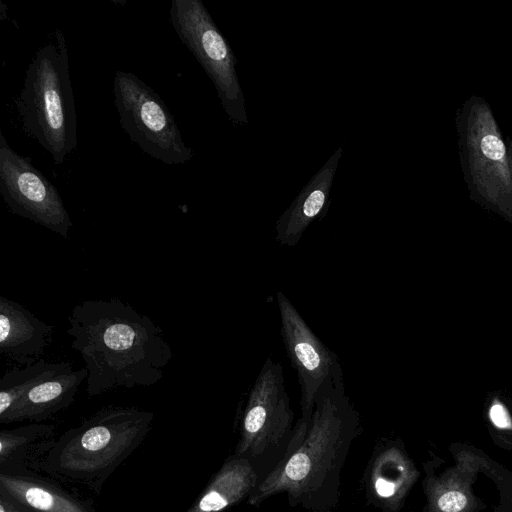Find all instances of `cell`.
<instances>
[{
  "instance_id": "15",
  "label": "cell",
  "mask_w": 512,
  "mask_h": 512,
  "mask_svg": "<svg viewBox=\"0 0 512 512\" xmlns=\"http://www.w3.org/2000/svg\"><path fill=\"white\" fill-rule=\"evenodd\" d=\"M111 431L104 423L89 427L82 435L80 441L83 448L88 451H97L107 446L111 440Z\"/></svg>"
},
{
  "instance_id": "12",
  "label": "cell",
  "mask_w": 512,
  "mask_h": 512,
  "mask_svg": "<svg viewBox=\"0 0 512 512\" xmlns=\"http://www.w3.org/2000/svg\"><path fill=\"white\" fill-rule=\"evenodd\" d=\"M341 153L339 147L277 220L275 239L281 245L295 246L310 224L326 214Z\"/></svg>"
},
{
  "instance_id": "5",
  "label": "cell",
  "mask_w": 512,
  "mask_h": 512,
  "mask_svg": "<svg viewBox=\"0 0 512 512\" xmlns=\"http://www.w3.org/2000/svg\"><path fill=\"white\" fill-rule=\"evenodd\" d=\"M172 27L213 82L222 107L234 123L246 124L245 98L236 73V57L200 0H173Z\"/></svg>"
},
{
  "instance_id": "13",
  "label": "cell",
  "mask_w": 512,
  "mask_h": 512,
  "mask_svg": "<svg viewBox=\"0 0 512 512\" xmlns=\"http://www.w3.org/2000/svg\"><path fill=\"white\" fill-rule=\"evenodd\" d=\"M254 463L237 456L228 461L198 503L199 512H221L251 493L260 482Z\"/></svg>"
},
{
  "instance_id": "3",
  "label": "cell",
  "mask_w": 512,
  "mask_h": 512,
  "mask_svg": "<svg viewBox=\"0 0 512 512\" xmlns=\"http://www.w3.org/2000/svg\"><path fill=\"white\" fill-rule=\"evenodd\" d=\"M22 127L62 164L77 146V121L65 34L57 29L29 64L16 100Z\"/></svg>"
},
{
  "instance_id": "6",
  "label": "cell",
  "mask_w": 512,
  "mask_h": 512,
  "mask_svg": "<svg viewBox=\"0 0 512 512\" xmlns=\"http://www.w3.org/2000/svg\"><path fill=\"white\" fill-rule=\"evenodd\" d=\"M293 419L283 368L268 357L248 394L237 456L253 462L287 444L294 428Z\"/></svg>"
},
{
  "instance_id": "8",
  "label": "cell",
  "mask_w": 512,
  "mask_h": 512,
  "mask_svg": "<svg viewBox=\"0 0 512 512\" xmlns=\"http://www.w3.org/2000/svg\"><path fill=\"white\" fill-rule=\"evenodd\" d=\"M281 320V337L300 387L301 418L309 421L317 393L340 375L342 368L334 351L311 330L295 306L282 292L276 294Z\"/></svg>"
},
{
  "instance_id": "1",
  "label": "cell",
  "mask_w": 512,
  "mask_h": 512,
  "mask_svg": "<svg viewBox=\"0 0 512 512\" xmlns=\"http://www.w3.org/2000/svg\"><path fill=\"white\" fill-rule=\"evenodd\" d=\"M360 432V417L345 392L343 374L319 390L309 421L299 418L283 455L248 498L260 506L285 493L292 507L332 512L340 500L341 474Z\"/></svg>"
},
{
  "instance_id": "9",
  "label": "cell",
  "mask_w": 512,
  "mask_h": 512,
  "mask_svg": "<svg viewBox=\"0 0 512 512\" xmlns=\"http://www.w3.org/2000/svg\"><path fill=\"white\" fill-rule=\"evenodd\" d=\"M419 471L400 440L381 438L363 475L367 502L381 512H401Z\"/></svg>"
},
{
  "instance_id": "10",
  "label": "cell",
  "mask_w": 512,
  "mask_h": 512,
  "mask_svg": "<svg viewBox=\"0 0 512 512\" xmlns=\"http://www.w3.org/2000/svg\"><path fill=\"white\" fill-rule=\"evenodd\" d=\"M54 329L18 302L0 296V353L7 360L22 367L36 363Z\"/></svg>"
},
{
  "instance_id": "7",
  "label": "cell",
  "mask_w": 512,
  "mask_h": 512,
  "mask_svg": "<svg viewBox=\"0 0 512 512\" xmlns=\"http://www.w3.org/2000/svg\"><path fill=\"white\" fill-rule=\"evenodd\" d=\"M0 193L15 215L67 238L72 220L56 187L0 132Z\"/></svg>"
},
{
  "instance_id": "11",
  "label": "cell",
  "mask_w": 512,
  "mask_h": 512,
  "mask_svg": "<svg viewBox=\"0 0 512 512\" xmlns=\"http://www.w3.org/2000/svg\"><path fill=\"white\" fill-rule=\"evenodd\" d=\"M87 375L85 367L74 370L70 362H46L1 418L41 415L57 410L73 400Z\"/></svg>"
},
{
  "instance_id": "2",
  "label": "cell",
  "mask_w": 512,
  "mask_h": 512,
  "mask_svg": "<svg viewBox=\"0 0 512 512\" xmlns=\"http://www.w3.org/2000/svg\"><path fill=\"white\" fill-rule=\"evenodd\" d=\"M71 347L82 357L87 393L151 386L164 377L172 349L163 330L118 298L86 300L68 316Z\"/></svg>"
},
{
  "instance_id": "14",
  "label": "cell",
  "mask_w": 512,
  "mask_h": 512,
  "mask_svg": "<svg viewBox=\"0 0 512 512\" xmlns=\"http://www.w3.org/2000/svg\"><path fill=\"white\" fill-rule=\"evenodd\" d=\"M423 487L427 497L424 512H473L475 498L468 482L454 480L453 473L437 477L426 467Z\"/></svg>"
},
{
  "instance_id": "4",
  "label": "cell",
  "mask_w": 512,
  "mask_h": 512,
  "mask_svg": "<svg viewBox=\"0 0 512 512\" xmlns=\"http://www.w3.org/2000/svg\"><path fill=\"white\" fill-rule=\"evenodd\" d=\"M113 93L122 129L144 153L169 165L193 158L162 98L138 76L117 71Z\"/></svg>"
},
{
  "instance_id": "19",
  "label": "cell",
  "mask_w": 512,
  "mask_h": 512,
  "mask_svg": "<svg viewBox=\"0 0 512 512\" xmlns=\"http://www.w3.org/2000/svg\"><path fill=\"white\" fill-rule=\"evenodd\" d=\"M0 512H5L3 505L0 506Z\"/></svg>"
},
{
  "instance_id": "18",
  "label": "cell",
  "mask_w": 512,
  "mask_h": 512,
  "mask_svg": "<svg viewBox=\"0 0 512 512\" xmlns=\"http://www.w3.org/2000/svg\"><path fill=\"white\" fill-rule=\"evenodd\" d=\"M489 418L493 425L502 430H507L512 428V419L506 407L495 400L489 409Z\"/></svg>"
},
{
  "instance_id": "17",
  "label": "cell",
  "mask_w": 512,
  "mask_h": 512,
  "mask_svg": "<svg viewBox=\"0 0 512 512\" xmlns=\"http://www.w3.org/2000/svg\"><path fill=\"white\" fill-rule=\"evenodd\" d=\"M482 153L491 160H501L506 153L503 141L495 135H486L480 142Z\"/></svg>"
},
{
  "instance_id": "16",
  "label": "cell",
  "mask_w": 512,
  "mask_h": 512,
  "mask_svg": "<svg viewBox=\"0 0 512 512\" xmlns=\"http://www.w3.org/2000/svg\"><path fill=\"white\" fill-rule=\"evenodd\" d=\"M25 501L33 508L41 511H53L57 508L56 498L39 487H27L23 491Z\"/></svg>"
}]
</instances>
